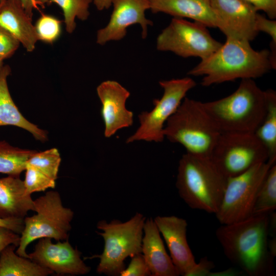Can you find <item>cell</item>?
Here are the masks:
<instances>
[{
  "instance_id": "cell-39",
  "label": "cell",
  "mask_w": 276,
  "mask_h": 276,
  "mask_svg": "<svg viewBox=\"0 0 276 276\" xmlns=\"http://www.w3.org/2000/svg\"><path fill=\"white\" fill-rule=\"evenodd\" d=\"M3 60L1 57H0V70L2 68L3 63Z\"/></svg>"
},
{
  "instance_id": "cell-38",
  "label": "cell",
  "mask_w": 276,
  "mask_h": 276,
  "mask_svg": "<svg viewBox=\"0 0 276 276\" xmlns=\"http://www.w3.org/2000/svg\"><path fill=\"white\" fill-rule=\"evenodd\" d=\"M98 10L108 9L111 6V0H92Z\"/></svg>"
},
{
  "instance_id": "cell-26",
  "label": "cell",
  "mask_w": 276,
  "mask_h": 276,
  "mask_svg": "<svg viewBox=\"0 0 276 276\" xmlns=\"http://www.w3.org/2000/svg\"><path fill=\"white\" fill-rule=\"evenodd\" d=\"M92 0H49L50 4L55 3L62 9L65 29L72 33L76 27L75 19L86 20L89 15V7Z\"/></svg>"
},
{
  "instance_id": "cell-32",
  "label": "cell",
  "mask_w": 276,
  "mask_h": 276,
  "mask_svg": "<svg viewBox=\"0 0 276 276\" xmlns=\"http://www.w3.org/2000/svg\"><path fill=\"white\" fill-rule=\"evenodd\" d=\"M20 42L8 31L0 26V57L4 60L12 56Z\"/></svg>"
},
{
  "instance_id": "cell-23",
  "label": "cell",
  "mask_w": 276,
  "mask_h": 276,
  "mask_svg": "<svg viewBox=\"0 0 276 276\" xmlns=\"http://www.w3.org/2000/svg\"><path fill=\"white\" fill-rule=\"evenodd\" d=\"M267 109L264 118L254 133L264 146L268 153L267 163H276V93L271 89L265 90Z\"/></svg>"
},
{
  "instance_id": "cell-22",
  "label": "cell",
  "mask_w": 276,
  "mask_h": 276,
  "mask_svg": "<svg viewBox=\"0 0 276 276\" xmlns=\"http://www.w3.org/2000/svg\"><path fill=\"white\" fill-rule=\"evenodd\" d=\"M10 245L0 255V276H47L54 272L31 260L18 255Z\"/></svg>"
},
{
  "instance_id": "cell-19",
  "label": "cell",
  "mask_w": 276,
  "mask_h": 276,
  "mask_svg": "<svg viewBox=\"0 0 276 276\" xmlns=\"http://www.w3.org/2000/svg\"><path fill=\"white\" fill-rule=\"evenodd\" d=\"M153 13H164L182 18H190L208 28H216V18L210 0H149Z\"/></svg>"
},
{
  "instance_id": "cell-2",
  "label": "cell",
  "mask_w": 276,
  "mask_h": 276,
  "mask_svg": "<svg viewBox=\"0 0 276 276\" xmlns=\"http://www.w3.org/2000/svg\"><path fill=\"white\" fill-rule=\"evenodd\" d=\"M273 69L270 51L254 50L250 42L226 38L213 53L201 60L188 75L202 76L201 85L210 86L236 79H254Z\"/></svg>"
},
{
  "instance_id": "cell-8",
  "label": "cell",
  "mask_w": 276,
  "mask_h": 276,
  "mask_svg": "<svg viewBox=\"0 0 276 276\" xmlns=\"http://www.w3.org/2000/svg\"><path fill=\"white\" fill-rule=\"evenodd\" d=\"M227 178L267 162L268 153L254 132H221L210 158Z\"/></svg>"
},
{
  "instance_id": "cell-30",
  "label": "cell",
  "mask_w": 276,
  "mask_h": 276,
  "mask_svg": "<svg viewBox=\"0 0 276 276\" xmlns=\"http://www.w3.org/2000/svg\"><path fill=\"white\" fill-rule=\"evenodd\" d=\"M255 27L257 31L262 32L268 35L271 41L270 44V60L273 68L276 67V20L267 18L264 16L257 13Z\"/></svg>"
},
{
  "instance_id": "cell-36",
  "label": "cell",
  "mask_w": 276,
  "mask_h": 276,
  "mask_svg": "<svg viewBox=\"0 0 276 276\" xmlns=\"http://www.w3.org/2000/svg\"><path fill=\"white\" fill-rule=\"evenodd\" d=\"M215 267L214 263L208 259L206 257L201 258L197 263V267L193 276L210 275L211 269Z\"/></svg>"
},
{
  "instance_id": "cell-17",
  "label": "cell",
  "mask_w": 276,
  "mask_h": 276,
  "mask_svg": "<svg viewBox=\"0 0 276 276\" xmlns=\"http://www.w3.org/2000/svg\"><path fill=\"white\" fill-rule=\"evenodd\" d=\"M142 254L151 276H178L179 274L166 251L160 233L154 221L146 219L143 227Z\"/></svg>"
},
{
  "instance_id": "cell-11",
  "label": "cell",
  "mask_w": 276,
  "mask_h": 276,
  "mask_svg": "<svg viewBox=\"0 0 276 276\" xmlns=\"http://www.w3.org/2000/svg\"><path fill=\"white\" fill-rule=\"evenodd\" d=\"M221 44L203 24L179 17H174L156 39V49L159 51L171 52L183 58L199 57L201 60L211 55Z\"/></svg>"
},
{
  "instance_id": "cell-35",
  "label": "cell",
  "mask_w": 276,
  "mask_h": 276,
  "mask_svg": "<svg viewBox=\"0 0 276 276\" xmlns=\"http://www.w3.org/2000/svg\"><path fill=\"white\" fill-rule=\"evenodd\" d=\"M0 226L9 228L20 235L24 228V219L0 217Z\"/></svg>"
},
{
  "instance_id": "cell-29",
  "label": "cell",
  "mask_w": 276,
  "mask_h": 276,
  "mask_svg": "<svg viewBox=\"0 0 276 276\" xmlns=\"http://www.w3.org/2000/svg\"><path fill=\"white\" fill-rule=\"evenodd\" d=\"M25 177L24 181L27 194L43 192L49 188L54 189L56 186V180L49 177L35 168L26 165Z\"/></svg>"
},
{
  "instance_id": "cell-18",
  "label": "cell",
  "mask_w": 276,
  "mask_h": 276,
  "mask_svg": "<svg viewBox=\"0 0 276 276\" xmlns=\"http://www.w3.org/2000/svg\"><path fill=\"white\" fill-rule=\"evenodd\" d=\"M0 26L15 37L27 52H32L38 40L32 17L18 0H6L0 6Z\"/></svg>"
},
{
  "instance_id": "cell-27",
  "label": "cell",
  "mask_w": 276,
  "mask_h": 276,
  "mask_svg": "<svg viewBox=\"0 0 276 276\" xmlns=\"http://www.w3.org/2000/svg\"><path fill=\"white\" fill-rule=\"evenodd\" d=\"M61 163L60 153L53 148L44 151H36L28 159L26 165L38 169L49 177L56 180Z\"/></svg>"
},
{
  "instance_id": "cell-3",
  "label": "cell",
  "mask_w": 276,
  "mask_h": 276,
  "mask_svg": "<svg viewBox=\"0 0 276 276\" xmlns=\"http://www.w3.org/2000/svg\"><path fill=\"white\" fill-rule=\"evenodd\" d=\"M203 105L220 132H255L266 113V93L254 79H244L231 95Z\"/></svg>"
},
{
  "instance_id": "cell-28",
  "label": "cell",
  "mask_w": 276,
  "mask_h": 276,
  "mask_svg": "<svg viewBox=\"0 0 276 276\" xmlns=\"http://www.w3.org/2000/svg\"><path fill=\"white\" fill-rule=\"evenodd\" d=\"M38 40L53 43L61 32V21L54 16L42 13L35 26Z\"/></svg>"
},
{
  "instance_id": "cell-40",
  "label": "cell",
  "mask_w": 276,
  "mask_h": 276,
  "mask_svg": "<svg viewBox=\"0 0 276 276\" xmlns=\"http://www.w3.org/2000/svg\"><path fill=\"white\" fill-rule=\"evenodd\" d=\"M6 0H0V6L4 3Z\"/></svg>"
},
{
  "instance_id": "cell-4",
  "label": "cell",
  "mask_w": 276,
  "mask_h": 276,
  "mask_svg": "<svg viewBox=\"0 0 276 276\" xmlns=\"http://www.w3.org/2000/svg\"><path fill=\"white\" fill-rule=\"evenodd\" d=\"M227 180L210 158L186 153L179 161L176 187L180 197L192 209L215 214Z\"/></svg>"
},
{
  "instance_id": "cell-25",
  "label": "cell",
  "mask_w": 276,
  "mask_h": 276,
  "mask_svg": "<svg viewBox=\"0 0 276 276\" xmlns=\"http://www.w3.org/2000/svg\"><path fill=\"white\" fill-rule=\"evenodd\" d=\"M276 209V164L271 166L259 189L252 215L268 213Z\"/></svg>"
},
{
  "instance_id": "cell-7",
  "label": "cell",
  "mask_w": 276,
  "mask_h": 276,
  "mask_svg": "<svg viewBox=\"0 0 276 276\" xmlns=\"http://www.w3.org/2000/svg\"><path fill=\"white\" fill-rule=\"evenodd\" d=\"M33 206L36 214L24 218V228L15 251L27 258V247L34 240L43 238L57 241L68 239L74 217L73 211L62 205L60 195L56 191H48L33 200Z\"/></svg>"
},
{
  "instance_id": "cell-31",
  "label": "cell",
  "mask_w": 276,
  "mask_h": 276,
  "mask_svg": "<svg viewBox=\"0 0 276 276\" xmlns=\"http://www.w3.org/2000/svg\"><path fill=\"white\" fill-rule=\"evenodd\" d=\"M120 276H151V272L142 254L131 258V261L120 273Z\"/></svg>"
},
{
  "instance_id": "cell-24",
  "label": "cell",
  "mask_w": 276,
  "mask_h": 276,
  "mask_svg": "<svg viewBox=\"0 0 276 276\" xmlns=\"http://www.w3.org/2000/svg\"><path fill=\"white\" fill-rule=\"evenodd\" d=\"M36 151L14 147L5 141H1L0 173L19 176L25 170L27 160Z\"/></svg>"
},
{
  "instance_id": "cell-12",
  "label": "cell",
  "mask_w": 276,
  "mask_h": 276,
  "mask_svg": "<svg viewBox=\"0 0 276 276\" xmlns=\"http://www.w3.org/2000/svg\"><path fill=\"white\" fill-rule=\"evenodd\" d=\"M216 28L226 38L250 42L258 34L255 27L258 10L244 0H210Z\"/></svg>"
},
{
  "instance_id": "cell-21",
  "label": "cell",
  "mask_w": 276,
  "mask_h": 276,
  "mask_svg": "<svg viewBox=\"0 0 276 276\" xmlns=\"http://www.w3.org/2000/svg\"><path fill=\"white\" fill-rule=\"evenodd\" d=\"M11 68L5 65L0 70V126H14L22 128L42 142L48 139L47 132L27 120L19 111L10 94L7 78Z\"/></svg>"
},
{
  "instance_id": "cell-5",
  "label": "cell",
  "mask_w": 276,
  "mask_h": 276,
  "mask_svg": "<svg viewBox=\"0 0 276 276\" xmlns=\"http://www.w3.org/2000/svg\"><path fill=\"white\" fill-rule=\"evenodd\" d=\"M221 132L204 109L203 102L185 97L168 119L163 134L181 145L187 153L210 158Z\"/></svg>"
},
{
  "instance_id": "cell-6",
  "label": "cell",
  "mask_w": 276,
  "mask_h": 276,
  "mask_svg": "<svg viewBox=\"0 0 276 276\" xmlns=\"http://www.w3.org/2000/svg\"><path fill=\"white\" fill-rule=\"evenodd\" d=\"M146 217L136 213L130 219L122 222L113 220L110 222L99 221L97 225L101 232H97L104 242L103 252L90 258H97L100 262L97 272L109 276L120 275L125 268L124 261L142 254L143 227Z\"/></svg>"
},
{
  "instance_id": "cell-33",
  "label": "cell",
  "mask_w": 276,
  "mask_h": 276,
  "mask_svg": "<svg viewBox=\"0 0 276 276\" xmlns=\"http://www.w3.org/2000/svg\"><path fill=\"white\" fill-rule=\"evenodd\" d=\"M19 234L13 231L0 226V255L8 246L13 244L18 247L20 241Z\"/></svg>"
},
{
  "instance_id": "cell-37",
  "label": "cell",
  "mask_w": 276,
  "mask_h": 276,
  "mask_svg": "<svg viewBox=\"0 0 276 276\" xmlns=\"http://www.w3.org/2000/svg\"><path fill=\"white\" fill-rule=\"evenodd\" d=\"M26 12L31 17L33 10L38 9L39 7L44 8L46 4L50 5L49 0H18Z\"/></svg>"
},
{
  "instance_id": "cell-10",
  "label": "cell",
  "mask_w": 276,
  "mask_h": 276,
  "mask_svg": "<svg viewBox=\"0 0 276 276\" xmlns=\"http://www.w3.org/2000/svg\"><path fill=\"white\" fill-rule=\"evenodd\" d=\"M159 84L164 90L163 96L153 100L154 107L150 112L143 111L139 114L140 126L127 138L126 143L137 141L163 142L166 122L176 111L187 93L196 85L190 77L162 80Z\"/></svg>"
},
{
  "instance_id": "cell-15",
  "label": "cell",
  "mask_w": 276,
  "mask_h": 276,
  "mask_svg": "<svg viewBox=\"0 0 276 276\" xmlns=\"http://www.w3.org/2000/svg\"><path fill=\"white\" fill-rule=\"evenodd\" d=\"M162 235L179 275L193 276L197 263L187 239V221L175 216H158L153 219Z\"/></svg>"
},
{
  "instance_id": "cell-9",
  "label": "cell",
  "mask_w": 276,
  "mask_h": 276,
  "mask_svg": "<svg viewBox=\"0 0 276 276\" xmlns=\"http://www.w3.org/2000/svg\"><path fill=\"white\" fill-rule=\"evenodd\" d=\"M271 166L267 162L261 163L227 178L219 210L215 214L221 224L240 221L252 215L259 189Z\"/></svg>"
},
{
  "instance_id": "cell-13",
  "label": "cell",
  "mask_w": 276,
  "mask_h": 276,
  "mask_svg": "<svg viewBox=\"0 0 276 276\" xmlns=\"http://www.w3.org/2000/svg\"><path fill=\"white\" fill-rule=\"evenodd\" d=\"M61 241L53 243L51 238L39 239L34 251L28 254V259L59 275L88 273L90 268L82 259L81 253L68 239Z\"/></svg>"
},
{
  "instance_id": "cell-16",
  "label": "cell",
  "mask_w": 276,
  "mask_h": 276,
  "mask_svg": "<svg viewBox=\"0 0 276 276\" xmlns=\"http://www.w3.org/2000/svg\"><path fill=\"white\" fill-rule=\"evenodd\" d=\"M97 93L102 104L101 114L106 137L132 125L133 113L126 107L130 93L126 88L116 81L106 80L98 86Z\"/></svg>"
},
{
  "instance_id": "cell-1",
  "label": "cell",
  "mask_w": 276,
  "mask_h": 276,
  "mask_svg": "<svg viewBox=\"0 0 276 276\" xmlns=\"http://www.w3.org/2000/svg\"><path fill=\"white\" fill-rule=\"evenodd\" d=\"M270 214L252 215L240 221L221 224L216 231L225 256L249 276L273 273L274 258L268 247Z\"/></svg>"
},
{
  "instance_id": "cell-20",
  "label": "cell",
  "mask_w": 276,
  "mask_h": 276,
  "mask_svg": "<svg viewBox=\"0 0 276 276\" xmlns=\"http://www.w3.org/2000/svg\"><path fill=\"white\" fill-rule=\"evenodd\" d=\"M33 210V200L27 193L19 176L8 175L0 178L1 218L24 219Z\"/></svg>"
},
{
  "instance_id": "cell-34",
  "label": "cell",
  "mask_w": 276,
  "mask_h": 276,
  "mask_svg": "<svg viewBox=\"0 0 276 276\" xmlns=\"http://www.w3.org/2000/svg\"><path fill=\"white\" fill-rule=\"evenodd\" d=\"M253 5L258 11L264 12L269 18H276V0H244Z\"/></svg>"
},
{
  "instance_id": "cell-14",
  "label": "cell",
  "mask_w": 276,
  "mask_h": 276,
  "mask_svg": "<svg viewBox=\"0 0 276 276\" xmlns=\"http://www.w3.org/2000/svg\"><path fill=\"white\" fill-rule=\"evenodd\" d=\"M113 10L108 24L97 31L98 44L104 45L122 39L127 28L134 24L140 25L143 39L147 37L148 27L153 25L145 16V11L150 9L149 0H111Z\"/></svg>"
}]
</instances>
